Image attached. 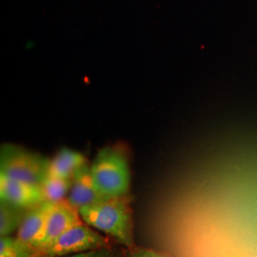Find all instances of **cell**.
Wrapping results in <instances>:
<instances>
[{
    "mask_svg": "<svg viewBox=\"0 0 257 257\" xmlns=\"http://www.w3.org/2000/svg\"><path fill=\"white\" fill-rule=\"evenodd\" d=\"M0 257H40L36 247L14 236L0 237Z\"/></svg>",
    "mask_w": 257,
    "mask_h": 257,
    "instance_id": "obj_12",
    "label": "cell"
},
{
    "mask_svg": "<svg viewBox=\"0 0 257 257\" xmlns=\"http://www.w3.org/2000/svg\"><path fill=\"white\" fill-rule=\"evenodd\" d=\"M87 162L82 154L63 148L50 161V175L72 179L75 172Z\"/></svg>",
    "mask_w": 257,
    "mask_h": 257,
    "instance_id": "obj_9",
    "label": "cell"
},
{
    "mask_svg": "<svg viewBox=\"0 0 257 257\" xmlns=\"http://www.w3.org/2000/svg\"><path fill=\"white\" fill-rule=\"evenodd\" d=\"M72 179L49 175L40 188L45 200L58 203L66 199V196L70 193Z\"/></svg>",
    "mask_w": 257,
    "mask_h": 257,
    "instance_id": "obj_11",
    "label": "cell"
},
{
    "mask_svg": "<svg viewBox=\"0 0 257 257\" xmlns=\"http://www.w3.org/2000/svg\"><path fill=\"white\" fill-rule=\"evenodd\" d=\"M82 218L77 209L73 207L67 199L56 203L47 221L46 228L37 244L39 252L48 248L66 230L81 224Z\"/></svg>",
    "mask_w": 257,
    "mask_h": 257,
    "instance_id": "obj_5",
    "label": "cell"
},
{
    "mask_svg": "<svg viewBox=\"0 0 257 257\" xmlns=\"http://www.w3.org/2000/svg\"><path fill=\"white\" fill-rule=\"evenodd\" d=\"M56 203L44 200L30 208L18 230L17 237L37 248L46 228L47 221Z\"/></svg>",
    "mask_w": 257,
    "mask_h": 257,
    "instance_id": "obj_8",
    "label": "cell"
},
{
    "mask_svg": "<svg viewBox=\"0 0 257 257\" xmlns=\"http://www.w3.org/2000/svg\"><path fill=\"white\" fill-rule=\"evenodd\" d=\"M63 257H122V254L119 249L111 248L109 246Z\"/></svg>",
    "mask_w": 257,
    "mask_h": 257,
    "instance_id": "obj_13",
    "label": "cell"
},
{
    "mask_svg": "<svg viewBox=\"0 0 257 257\" xmlns=\"http://www.w3.org/2000/svg\"><path fill=\"white\" fill-rule=\"evenodd\" d=\"M29 209L20 208L9 203L0 202V236H12L19 230Z\"/></svg>",
    "mask_w": 257,
    "mask_h": 257,
    "instance_id": "obj_10",
    "label": "cell"
},
{
    "mask_svg": "<svg viewBox=\"0 0 257 257\" xmlns=\"http://www.w3.org/2000/svg\"><path fill=\"white\" fill-rule=\"evenodd\" d=\"M0 199L25 209H30L45 200L40 187L4 176H0Z\"/></svg>",
    "mask_w": 257,
    "mask_h": 257,
    "instance_id": "obj_7",
    "label": "cell"
},
{
    "mask_svg": "<svg viewBox=\"0 0 257 257\" xmlns=\"http://www.w3.org/2000/svg\"><path fill=\"white\" fill-rule=\"evenodd\" d=\"M109 199L111 198L106 197L94 186L88 163L75 172L72 178L71 190L67 197L68 202L73 207L79 210L85 206L98 204Z\"/></svg>",
    "mask_w": 257,
    "mask_h": 257,
    "instance_id": "obj_6",
    "label": "cell"
},
{
    "mask_svg": "<svg viewBox=\"0 0 257 257\" xmlns=\"http://www.w3.org/2000/svg\"><path fill=\"white\" fill-rule=\"evenodd\" d=\"M109 246L110 240L107 236L81 223L66 230L39 253L40 257H63Z\"/></svg>",
    "mask_w": 257,
    "mask_h": 257,
    "instance_id": "obj_4",
    "label": "cell"
},
{
    "mask_svg": "<svg viewBox=\"0 0 257 257\" xmlns=\"http://www.w3.org/2000/svg\"><path fill=\"white\" fill-rule=\"evenodd\" d=\"M96 189L108 198L125 197L130 190L131 175L128 162L117 149L104 148L90 165Z\"/></svg>",
    "mask_w": 257,
    "mask_h": 257,
    "instance_id": "obj_2",
    "label": "cell"
},
{
    "mask_svg": "<svg viewBox=\"0 0 257 257\" xmlns=\"http://www.w3.org/2000/svg\"><path fill=\"white\" fill-rule=\"evenodd\" d=\"M50 159L14 144L0 152V176L41 187L50 174Z\"/></svg>",
    "mask_w": 257,
    "mask_h": 257,
    "instance_id": "obj_3",
    "label": "cell"
},
{
    "mask_svg": "<svg viewBox=\"0 0 257 257\" xmlns=\"http://www.w3.org/2000/svg\"><path fill=\"white\" fill-rule=\"evenodd\" d=\"M127 257H170V255L154 248H133Z\"/></svg>",
    "mask_w": 257,
    "mask_h": 257,
    "instance_id": "obj_14",
    "label": "cell"
},
{
    "mask_svg": "<svg viewBox=\"0 0 257 257\" xmlns=\"http://www.w3.org/2000/svg\"><path fill=\"white\" fill-rule=\"evenodd\" d=\"M78 211L88 226L104 232L125 248H135L133 214L125 197L85 206Z\"/></svg>",
    "mask_w": 257,
    "mask_h": 257,
    "instance_id": "obj_1",
    "label": "cell"
}]
</instances>
